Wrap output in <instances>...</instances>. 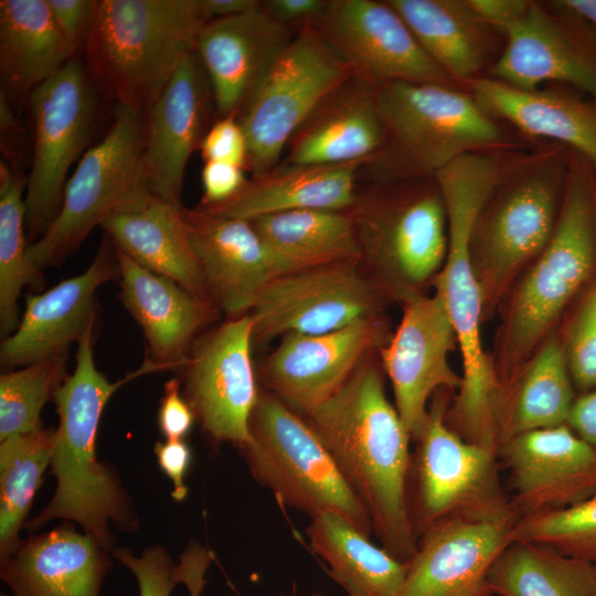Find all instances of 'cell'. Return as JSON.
Returning <instances> with one entry per match:
<instances>
[{
	"mask_svg": "<svg viewBox=\"0 0 596 596\" xmlns=\"http://www.w3.org/2000/svg\"><path fill=\"white\" fill-rule=\"evenodd\" d=\"M466 2L483 23L500 31L520 19L531 3L522 0H466Z\"/></svg>",
	"mask_w": 596,
	"mask_h": 596,
	"instance_id": "51",
	"label": "cell"
},
{
	"mask_svg": "<svg viewBox=\"0 0 596 596\" xmlns=\"http://www.w3.org/2000/svg\"><path fill=\"white\" fill-rule=\"evenodd\" d=\"M428 57L454 82L477 78L489 54L488 28L456 0H387Z\"/></svg>",
	"mask_w": 596,
	"mask_h": 596,
	"instance_id": "34",
	"label": "cell"
},
{
	"mask_svg": "<svg viewBox=\"0 0 596 596\" xmlns=\"http://www.w3.org/2000/svg\"><path fill=\"white\" fill-rule=\"evenodd\" d=\"M565 351V350H564ZM572 382L584 392L596 389V298L584 304L570 332L565 351Z\"/></svg>",
	"mask_w": 596,
	"mask_h": 596,
	"instance_id": "43",
	"label": "cell"
},
{
	"mask_svg": "<svg viewBox=\"0 0 596 596\" xmlns=\"http://www.w3.org/2000/svg\"><path fill=\"white\" fill-rule=\"evenodd\" d=\"M32 159L24 195L29 237L38 240L55 219L67 173L84 155L97 110V88L84 62L70 60L28 97Z\"/></svg>",
	"mask_w": 596,
	"mask_h": 596,
	"instance_id": "12",
	"label": "cell"
},
{
	"mask_svg": "<svg viewBox=\"0 0 596 596\" xmlns=\"http://www.w3.org/2000/svg\"><path fill=\"white\" fill-rule=\"evenodd\" d=\"M503 33L507 41L492 66V78L523 91L564 82L596 98V66L540 6L530 3Z\"/></svg>",
	"mask_w": 596,
	"mask_h": 596,
	"instance_id": "30",
	"label": "cell"
},
{
	"mask_svg": "<svg viewBox=\"0 0 596 596\" xmlns=\"http://www.w3.org/2000/svg\"><path fill=\"white\" fill-rule=\"evenodd\" d=\"M595 298H596V292H595Z\"/></svg>",
	"mask_w": 596,
	"mask_h": 596,
	"instance_id": "57",
	"label": "cell"
},
{
	"mask_svg": "<svg viewBox=\"0 0 596 596\" xmlns=\"http://www.w3.org/2000/svg\"><path fill=\"white\" fill-rule=\"evenodd\" d=\"M158 427L166 440H180L192 429L195 415L181 393L180 380L164 383L158 411Z\"/></svg>",
	"mask_w": 596,
	"mask_h": 596,
	"instance_id": "45",
	"label": "cell"
},
{
	"mask_svg": "<svg viewBox=\"0 0 596 596\" xmlns=\"http://www.w3.org/2000/svg\"><path fill=\"white\" fill-rule=\"evenodd\" d=\"M364 185L348 210L361 263L392 269L407 284L425 281L447 254L446 211L434 177Z\"/></svg>",
	"mask_w": 596,
	"mask_h": 596,
	"instance_id": "11",
	"label": "cell"
},
{
	"mask_svg": "<svg viewBox=\"0 0 596 596\" xmlns=\"http://www.w3.org/2000/svg\"><path fill=\"white\" fill-rule=\"evenodd\" d=\"M467 84L492 118H502L526 135L564 142L596 167V108L558 93L514 88L492 77Z\"/></svg>",
	"mask_w": 596,
	"mask_h": 596,
	"instance_id": "32",
	"label": "cell"
},
{
	"mask_svg": "<svg viewBox=\"0 0 596 596\" xmlns=\"http://www.w3.org/2000/svg\"><path fill=\"white\" fill-rule=\"evenodd\" d=\"M511 541L539 543L596 564V492L578 503L520 518Z\"/></svg>",
	"mask_w": 596,
	"mask_h": 596,
	"instance_id": "41",
	"label": "cell"
},
{
	"mask_svg": "<svg viewBox=\"0 0 596 596\" xmlns=\"http://www.w3.org/2000/svg\"><path fill=\"white\" fill-rule=\"evenodd\" d=\"M206 295L230 317L248 313L265 286L280 276L251 221L181 209Z\"/></svg>",
	"mask_w": 596,
	"mask_h": 596,
	"instance_id": "23",
	"label": "cell"
},
{
	"mask_svg": "<svg viewBox=\"0 0 596 596\" xmlns=\"http://www.w3.org/2000/svg\"><path fill=\"white\" fill-rule=\"evenodd\" d=\"M514 524L446 521L418 538L400 596H494L489 571Z\"/></svg>",
	"mask_w": 596,
	"mask_h": 596,
	"instance_id": "25",
	"label": "cell"
},
{
	"mask_svg": "<svg viewBox=\"0 0 596 596\" xmlns=\"http://www.w3.org/2000/svg\"><path fill=\"white\" fill-rule=\"evenodd\" d=\"M249 313L231 317L196 340L183 368V396L207 436L238 448L249 438L258 394Z\"/></svg>",
	"mask_w": 596,
	"mask_h": 596,
	"instance_id": "15",
	"label": "cell"
},
{
	"mask_svg": "<svg viewBox=\"0 0 596 596\" xmlns=\"http://www.w3.org/2000/svg\"><path fill=\"white\" fill-rule=\"evenodd\" d=\"M366 510L381 546L402 563L417 550L409 505L411 434L365 359L331 397L302 416Z\"/></svg>",
	"mask_w": 596,
	"mask_h": 596,
	"instance_id": "1",
	"label": "cell"
},
{
	"mask_svg": "<svg viewBox=\"0 0 596 596\" xmlns=\"http://www.w3.org/2000/svg\"><path fill=\"white\" fill-rule=\"evenodd\" d=\"M296 31L272 18L262 1L204 23L195 52L212 87L217 118L238 117Z\"/></svg>",
	"mask_w": 596,
	"mask_h": 596,
	"instance_id": "21",
	"label": "cell"
},
{
	"mask_svg": "<svg viewBox=\"0 0 596 596\" xmlns=\"http://www.w3.org/2000/svg\"><path fill=\"white\" fill-rule=\"evenodd\" d=\"M75 53L47 0L0 1L1 91L10 100L15 97L26 104L29 95Z\"/></svg>",
	"mask_w": 596,
	"mask_h": 596,
	"instance_id": "31",
	"label": "cell"
},
{
	"mask_svg": "<svg viewBox=\"0 0 596 596\" xmlns=\"http://www.w3.org/2000/svg\"><path fill=\"white\" fill-rule=\"evenodd\" d=\"M279 274L361 262L349 211L296 210L251 220Z\"/></svg>",
	"mask_w": 596,
	"mask_h": 596,
	"instance_id": "33",
	"label": "cell"
},
{
	"mask_svg": "<svg viewBox=\"0 0 596 596\" xmlns=\"http://www.w3.org/2000/svg\"><path fill=\"white\" fill-rule=\"evenodd\" d=\"M153 453L160 469L172 483L171 497L177 502L183 501L188 494L184 479L191 464V448L184 439L164 440L155 444Z\"/></svg>",
	"mask_w": 596,
	"mask_h": 596,
	"instance_id": "48",
	"label": "cell"
},
{
	"mask_svg": "<svg viewBox=\"0 0 596 596\" xmlns=\"http://www.w3.org/2000/svg\"><path fill=\"white\" fill-rule=\"evenodd\" d=\"M214 555L212 551L199 543H191L184 547L177 563V577L183 584L189 596H201L205 585V573Z\"/></svg>",
	"mask_w": 596,
	"mask_h": 596,
	"instance_id": "49",
	"label": "cell"
},
{
	"mask_svg": "<svg viewBox=\"0 0 596 596\" xmlns=\"http://www.w3.org/2000/svg\"><path fill=\"white\" fill-rule=\"evenodd\" d=\"M246 170L243 167L206 161L202 168L203 198L200 205H215L235 196L246 184Z\"/></svg>",
	"mask_w": 596,
	"mask_h": 596,
	"instance_id": "46",
	"label": "cell"
},
{
	"mask_svg": "<svg viewBox=\"0 0 596 596\" xmlns=\"http://www.w3.org/2000/svg\"><path fill=\"white\" fill-rule=\"evenodd\" d=\"M94 1L47 0L57 26L75 52L83 46L87 35Z\"/></svg>",
	"mask_w": 596,
	"mask_h": 596,
	"instance_id": "47",
	"label": "cell"
},
{
	"mask_svg": "<svg viewBox=\"0 0 596 596\" xmlns=\"http://www.w3.org/2000/svg\"><path fill=\"white\" fill-rule=\"evenodd\" d=\"M205 22L196 0H95L84 64L97 91L145 114Z\"/></svg>",
	"mask_w": 596,
	"mask_h": 596,
	"instance_id": "4",
	"label": "cell"
},
{
	"mask_svg": "<svg viewBox=\"0 0 596 596\" xmlns=\"http://www.w3.org/2000/svg\"><path fill=\"white\" fill-rule=\"evenodd\" d=\"M380 292L361 262L332 264L278 276L249 310L253 340L287 333H328L376 318Z\"/></svg>",
	"mask_w": 596,
	"mask_h": 596,
	"instance_id": "14",
	"label": "cell"
},
{
	"mask_svg": "<svg viewBox=\"0 0 596 596\" xmlns=\"http://www.w3.org/2000/svg\"><path fill=\"white\" fill-rule=\"evenodd\" d=\"M306 533L311 550L349 596H400L407 564L373 544L347 519L320 513L311 518Z\"/></svg>",
	"mask_w": 596,
	"mask_h": 596,
	"instance_id": "35",
	"label": "cell"
},
{
	"mask_svg": "<svg viewBox=\"0 0 596 596\" xmlns=\"http://www.w3.org/2000/svg\"><path fill=\"white\" fill-rule=\"evenodd\" d=\"M488 151L459 156L434 179L447 220V254L435 285L456 332L462 359V384L450 412L449 426L467 441L498 453L504 394L483 352L480 337L482 292L472 255L479 216L501 177Z\"/></svg>",
	"mask_w": 596,
	"mask_h": 596,
	"instance_id": "2",
	"label": "cell"
},
{
	"mask_svg": "<svg viewBox=\"0 0 596 596\" xmlns=\"http://www.w3.org/2000/svg\"><path fill=\"white\" fill-rule=\"evenodd\" d=\"M115 249L119 297L146 340V358L138 375L182 369L198 332L212 320L216 308Z\"/></svg>",
	"mask_w": 596,
	"mask_h": 596,
	"instance_id": "24",
	"label": "cell"
},
{
	"mask_svg": "<svg viewBox=\"0 0 596 596\" xmlns=\"http://www.w3.org/2000/svg\"><path fill=\"white\" fill-rule=\"evenodd\" d=\"M212 87L195 52L189 53L145 113L140 160L143 185L181 206L185 168L212 124Z\"/></svg>",
	"mask_w": 596,
	"mask_h": 596,
	"instance_id": "18",
	"label": "cell"
},
{
	"mask_svg": "<svg viewBox=\"0 0 596 596\" xmlns=\"http://www.w3.org/2000/svg\"><path fill=\"white\" fill-rule=\"evenodd\" d=\"M489 584L494 596H596V564L511 541L491 565Z\"/></svg>",
	"mask_w": 596,
	"mask_h": 596,
	"instance_id": "36",
	"label": "cell"
},
{
	"mask_svg": "<svg viewBox=\"0 0 596 596\" xmlns=\"http://www.w3.org/2000/svg\"><path fill=\"white\" fill-rule=\"evenodd\" d=\"M375 86L354 74L331 92L289 140L280 162L363 164L383 143Z\"/></svg>",
	"mask_w": 596,
	"mask_h": 596,
	"instance_id": "27",
	"label": "cell"
},
{
	"mask_svg": "<svg viewBox=\"0 0 596 596\" xmlns=\"http://www.w3.org/2000/svg\"><path fill=\"white\" fill-rule=\"evenodd\" d=\"M360 166L279 162L265 173L252 175L228 201L198 207L213 215L248 221L296 210L347 211L358 196Z\"/></svg>",
	"mask_w": 596,
	"mask_h": 596,
	"instance_id": "29",
	"label": "cell"
},
{
	"mask_svg": "<svg viewBox=\"0 0 596 596\" xmlns=\"http://www.w3.org/2000/svg\"><path fill=\"white\" fill-rule=\"evenodd\" d=\"M111 555L134 575L138 596H171L179 584L177 563L163 546H148L138 555L129 547L117 546Z\"/></svg>",
	"mask_w": 596,
	"mask_h": 596,
	"instance_id": "42",
	"label": "cell"
},
{
	"mask_svg": "<svg viewBox=\"0 0 596 596\" xmlns=\"http://www.w3.org/2000/svg\"><path fill=\"white\" fill-rule=\"evenodd\" d=\"M182 206L143 189L110 214L100 227L115 247L137 264L209 300L182 217Z\"/></svg>",
	"mask_w": 596,
	"mask_h": 596,
	"instance_id": "28",
	"label": "cell"
},
{
	"mask_svg": "<svg viewBox=\"0 0 596 596\" xmlns=\"http://www.w3.org/2000/svg\"><path fill=\"white\" fill-rule=\"evenodd\" d=\"M252 476L277 501L313 518L337 513L362 533L371 519L330 453L305 421L272 393H259L249 421V438L240 447Z\"/></svg>",
	"mask_w": 596,
	"mask_h": 596,
	"instance_id": "6",
	"label": "cell"
},
{
	"mask_svg": "<svg viewBox=\"0 0 596 596\" xmlns=\"http://www.w3.org/2000/svg\"><path fill=\"white\" fill-rule=\"evenodd\" d=\"M329 0H263L262 8L275 20L294 29L313 22Z\"/></svg>",
	"mask_w": 596,
	"mask_h": 596,
	"instance_id": "50",
	"label": "cell"
},
{
	"mask_svg": "<svg viewBox=\"0 0 596 596\" xmlns=\"http://www.w3.org/2000/svg\"><path fill=\"white\" fill-rule=\"evenodd\" d=\"M111 558L94 536L63 524L22 539L0 558V578L10 596H100Z\"/></svg>",
	"mask_w": 596,
	"mask_h": 596,
	"instance_id": "26",
	"label": "cell"
},
{
	"mask_svg": "<svg viewBox=\"0 0 596 596\" xmlns=\"http://www.w3.org/2000/svg\"><path fill=\"white\" fill-rule=\"evenodd\" d=\"M145 114L117 106L104 138L88 148L66 182L61 207L28 246L39 269L63 262L91 231L143 189L140 160Z\"/></svg>",
	"mask_w": 596,
	"mask_h": 596,
	"instance_id": "8",
	"label": "cell"
},
{
	"mask_svg": "<svg viewBox=\"0 0 596 596\" xmlns=\"http://www.w3.org/2000/svg\"><path fill=\"white\" fill-rule=\"evenodd\" d=\"M0 596H10V595L6 593H1Z\"/></svg>",
	"mask_w": 596,
	"mask_h": 596,
	"instance_id": "55",
	"label": "cell"
},
{
	"mask_svg": "<svg viewBox=\"0 0 596 596\" xmlns=\"http://www.w3.org/2000/svg\"><path fill=\"white\" fill-rule=\"evenodd\" d=\"M118 276L115 246L104 242L82 274L29 295L17 330L1 342V366L9 371L67 353L72 343L94 328L97 289Z\"/></svg>",
	"mask_w": 596,
	"mask_h": 596,
	"instance_id": "22",
	"label": "cell"
},
{
	"mask_svg": "<svg viewBox=\"0 0 596 596\" xmlns=\"http://www.w3.org/2000/svg\"><path fill=\"white\" fill-rule=\"evenodd\" d=\"M456 332L441 297L408 295L396 332L381 356L395 408L415 441L428 417V401L440 390L456 391L462 377L451 369Z\"/></svg>",
	"mask_w": 596,
	"mask_h": 596,
	"instance_id": "17",
	"label": "cell"
},
{
	"mask_svg": "<svg viewBox=\"0 0 596 596\" xmlns=\"http://www.w3.org/2000/svg\"><path fill=\"white\" fill-rule=\"evenodd\" d=\"M384 138L359 168V182L433 178L461 155L503 142L493 118L471 95L438 83L375 86Z\"/></svg>",
	"mask_w": 596,
	"mask_h": 596,
	"instance_id": "5",
	"label": "cell"
},
{
	"mask_svg": "<svg viewBox=\"0 0 596 596\" xmlns=\"http://www.w3.org/2000/svg\"><path fill=\"white\" fill-rule=\"evenodd\" d=\"M311 24L354 74L374 86L395 82L455 86L389 1L329 0Z\"/></svg>",
	"mask_w": 596,
	"mask_h": 596,
	"instance_id": "16",
	"label": "cell"
},
{
	"mask_svg": "<svg viewBox=\"0 0 596 596\" xmlns=\"http://www.w3.org/2000/svg\"><path fill=\"white\" fill-rule=\"evenodd\" d=\"M26 175L0 161V331L4 339L19 323L18 300L24 286L42 288L41 269L28 257Z\"/></svg>",
	"mask_w": 596,
	"mask_h": 596,
	"instance_id": "39",
	"label": "cell"
},
{
	"mask_svg": "<svg viewBox=\"0 0 596 596\" xmlns=\"http://www.w3.org/2000/svg\"><path fill=\"white\" fill-rule=\"evenodd\" d=\"M482 210L473 235L483 305L492 301L528 260L538 257L556 224L557 164L547 156L512 171Z\"/></svg>",
	"mask_w": 596,
	"mask_h": 596,
	"instance_id": "13",
	"label": "cell"
},
{
	"mask_svg": "<svg viewBox=\"0 0 596 596\" xmlns=\"http://www.w3.org/2000/svg\"><path fill=\"white\" fill-rule=\"evenodd\" d=\"M353 70L311 23L300 25L237 119L247 141L246 171L267 172L313 109Z\"/></svg>",
	"mask_w": 596,
	"mask_h": 596,
	"instance_id": "9",
	"label": "cell"
},
{
	"mask_svg": "<svg viewBox=\"0 0 596 596\" xmlns=\"http://www.w3.org/2000/svg\"><path fill=\"white\" fill-rule=\"evenodd\" d=\"M200 13L205 21L242 13L257 7L259 0H196Z\"/></svg>",
	"mask_w": 596,
	"mask_h": 596,
	"instance_id": "53",
	"label": "cell"
},
{
	"mask_svg": "<svg viewBox=\"0 0 596 596\" xmlns=\"http://www.w3.org/2000/svg\"><path fill=\"white\" fill-rule=\"evenodd\" d=\"M595 253L590 193L581 175H572L553 234L511 304L503 343L507 374H512L531 354L586 280Z\"/></svg>",
	"mask_w": 596,
	"mask_h": 596,
	"instance_id": "10",
	"label": "cell"
},
{
	"mask_svg": "<svg viewBox=\"0 0 596 596\" xmlns=\"http://www.w3.org/2000/svg\"><path fill=\"white\" fill-rule=\"evenodd\" d=\"M574 401L565 351L552 338L543 343L504 401L499 447L519 434L566 424Z\"/></svg>",
	"mask_w": 596,
	"mask_h": 596,
	"instance_id": "37",
	"label": "cell"
},
{
	"mask_svg": "<svg viewBox=\"0 0 596 596\" xmlns=\"http://www.w3.org/2000/svg\"><path fill=\"white\" fill-rule=\"evenodd\" d=\"M379 337L376 318L328 333H287L264 362L263 381L273 395L304 416L341 389Z\"/></svg>",
	"mask_w": 596,
	"mask_h": 596,
	"instance_id": "20",
	"label": "cell"
},
{
	"mask_svg": "<svg viewBox=\"0 0 596 596\" xmlns=\"http://www.w3.org/2000/svg\"><path fill=\"white\" fill-rule=\"evenodd\" d=\"M55 428H39L0 440V558L21 542L34 497L51 466Z\"/></svg>",
	"mask_w": 596,
	"mask_h": 596,
	"instance_id": "38",
	"label": "cell"
},
{
	"mask_svg": "<svg viewBox=\"0 0 596 596\" xmlns=\"http://www.w3.org/2000/svg\"><path fill=\"white\" fill-rule=\"evenodd\" d=\"M311 596H322V595L315 594V595H311Z\"/></svg>",
	"mask_w": 596,
	"mask_h": 596,
	"instance_id": "56",
	"label": "cell"
},
{
	"mask_svg": "<svg viewBox=\"0 0 596 596\" xmlns=\"http://www.w3.org/2000/svg\"><path fill=\"white\" fill-rule=\"evenodd\" d=\"M93 329L77 342L75 370L53 398L58 415L50 466L54 492L24 529L34 533L53 520L71 521L111 552V528L135 532L139 518L116 470L98 459L96 440L108 401L132 376L110 382L97 369Z\"/></svg>",
	"mask_w": 596,
	"mask_h": 596,
	"instance_id": "3",
	"label": "cell"
},
{
	"mask_svg": "<svg viewBox=\"0 0 596 596\" xmlns=\"http://www.w3.org/2000/svg\"><path fill=\"white\" fill-rule=\"evenodd\" d=\"M564 7L596 24V0H565Z\"/></svg>",
	"mask_w": 596,
	"mask_h": 596,
	"instance_id": "54",
	"label": "cell"
},
{
	"mask_svg": "<svg viewBox=\"0 0 596 596\" xmlns=\"http://www.w3.org/2000/svg\"><path fill=\"white\" fill-rule=\"evenodd\" d=\"M519 519L578 503L596 492V454L566 424L519 434L498 449Z\"/></svg>",
	"mask_w": 596,
	"mask_h": 596,
	"instance_id": "19",
	"label": "cell"
},
{
	"mask_svg": "<svg viewBox=\"0 0 596 596\" xmlns=\"http://www.w3.org/2000/svg\"><path fill=\"white\" fill-rule=\"evenodd\" d=\"M441 391L428 408L412 457L408 505L417 536L446 521L515 524L519 514L502 488L498 454L448 426Z\"/></svg>",
	"mask_w": 596,
	"mask_h": 596,
	"instance_id": "7",
	"label": "cell"
},
{
	"mask_svg": "<svg viewBox=\"0 0 596 596\" xmlns=\"http://www.w3.org/2000/svg\"><path fill=\"white\" fill-rule=\"evenodd\" d=\"M67 353L50 356L0 376V440L42 427L41 413L68 376Z\"/></svg>",
	"mask_w": 596,
	"mask_h": 596,
	"instance_id": "40",
	"label": "cell"
},
{
	"mask_svg": "<svg viewBox=\"0 0 596 596\" xmlns=\"http://www.w3.org/2000/svg\"><path fill=\"white\" fill-rule=\"evenodd\" d=\"M200 151L204 162L222 161L245 169L247 141L238 119L234 116L217 118L205 134Z\"/></svg>",
	"mask_w": 596,
	"mask_h": 596,
	"instance_id": "44",
	"label": "cell"
},
{
	"mask_svg": "<svg viewBox=\"0 0 596 596\" xmlns=\"http://www.w3.org/2000/svg\"><path fill=\"white\" fill-rule=\"evenodd\" d=\"M566 425L596 454V390L574 401Z\"/></svg>",
	"mask_w": 596,
	"mask_h": 596,
	"instance_id": "52",
	"label": "cell"
}]
</instances>
